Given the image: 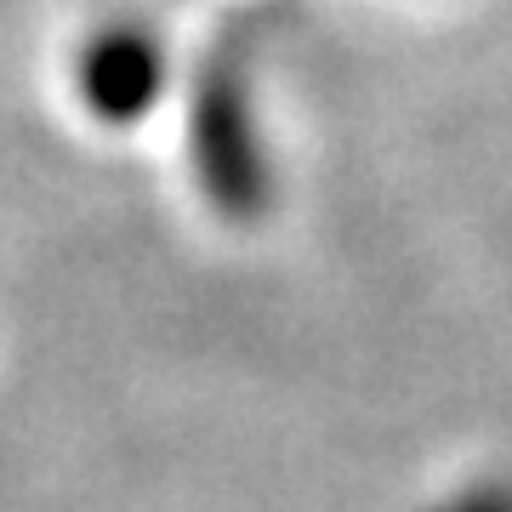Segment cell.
Here are the masks:
<instances>
[{"label": "cell", "mask_w": 512, "mask_h": 512, "mask_svg": "<svg viewBox=\"0 0 512 512\" xmlns=\"http://www.w3.org/2000/svg\"><path fill=\"white\" fill-rule=\"evenodd\" d=\"M461 512H512V507H490V501H478V507H461Z\"/></svg>", "instance_id": "6da1fadb"}]
</instances>
